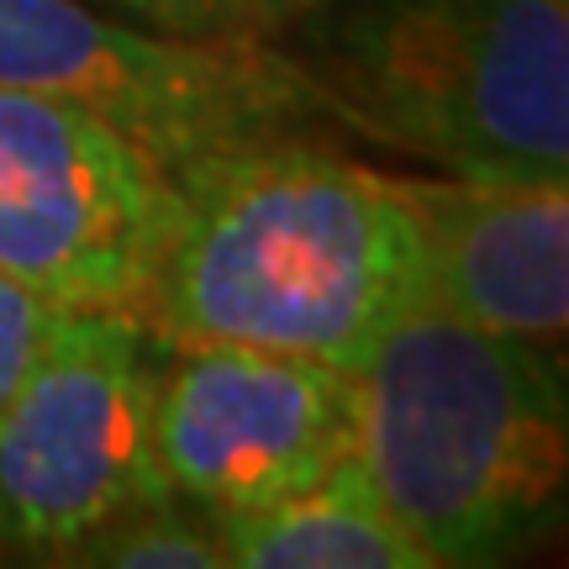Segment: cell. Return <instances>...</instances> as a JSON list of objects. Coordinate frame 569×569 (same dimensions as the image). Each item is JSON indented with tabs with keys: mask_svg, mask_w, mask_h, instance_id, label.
Returning <instances> with one entry per match:
<instances>
[{
	"mask_svg": "<svg viewBox=\"0 0 569 569\" xmlns=\"http://www.w3.org/2000/svg\"><path fill=\"white\" fill-rule=\"evenodd\" d=\"M422 306V248L390 174L296 132L169 174V222L132 322L163 348H269L359 369Z\"/></svg>",
	"mask_w": 569,
	"mask_h": 569,
	"instance_id": "1",
	"label": "cell"
},
{
	"mask_svg": "<svg viewBox=\"0 0 569 569\" xmlns=\"http://www.w3.org/2000/svg\"><path fill=\"white\" fill-rule=\"evenodd\" d=\"M359 380L353 459L380 507L438 565H496L559 517L569 475L565 365L553 343L417 306Z\"/></svg>",
	"mask_w": 569,
	"mask_h": 569,
	"instance_id": "2",
	"label": "cell"
},
{
	"mask_svg": "<svg viewBox=\"0 0 569 569\" xmlns=\"http://www.w3.org/2000/svg\"><path fill=\"white\" fill-rule=\"evenodd\" d=\"M322 111L465 180H569V0H311Z\"/></svg>",
	"mask_w": 569,
	"mask_h": 569,
	"instance_id": "3",
	"label": "cell"
},
{
	"mask_svg": "<svg viewBox=\"0 0 569 569\" xmlns=\"http://www.w3.org/2000/svg\"><path fill=\"white\" fill-rule=\"evenodd\" d=\"M0 84L96 111L169 174L322 111L301 59L274 42L180 38L90 0H0Z\"/></svg>",
	"mask_w": 569,
	"mask_h": 569,
	"instance_id": "4",
	"label": "cell"
},
{
	"mask_svg": "<svg viewBox=\"0 0 569 569\" xmlns=\"http://www.w3.org/2000/svg\"><path fill=\"white\" fill-rule=\"evenodd\" d=\"M153 338L127 311H63L0 407V543L59 559L74 538L174 496L153 459Z\"/></svg>",
	"mask_w": 569,
	"mask_h": 569,
	"instance_id": "5",
	"label": "cell"
},
{
	"mask_svg": "<svg viewBox=\"0 0 569 569\" xmlns=\"http://www.w3.org/2000/svg\"><path fill=\"white\" fill-rule=\"evenodd\" d=\"M169 222V169L59 96L0 84V274L59 311H132Z\"/></svg>",
	"mask_w": 569,
	"mask_h": 569,
	"instance_id": "6",
	"label": "cell"
},
{
	"mask_svg": "<svg viewBox=\"0 0 569 569\" xmlns=\"http://www.w3.org/2000/svg\"><path fill=\"white\" fill-rule=\"evenodd\" d=\"M153 386V459L211 517L274 507L353 459V369L269 348H169Z\"/></svg>",
	"mask_w": 569,
	"mask_h": 569,
	"instance_id": "7",
	"label": "cell"
},
{
	"mask_svg": "<svg viewBox=\"0 0 569 569\" xmlns=\"http://www.w3.org/2000/svg\"><path fill=\"white\" fill-rule=\"evenodd\" d=\"M422 248V306L453 322L559 343L569 322L565 180L390 174Z\"/></svg>",
	"mask_w": 569,
	"mask_h": 569,
	"instance_id": "8",
	"label": "cell"
},
{
	"mask_svg": "<svg viewBox=\"0 0 569 569\" xmlns=\"http://www.w3.org/2000/svg\"><path fill=\"white\" fill-rule=\"evenodd\" d=\"M227 565L238 569H432L353 465H338L322 486L274 507L217 517Z\"/></svg>",
	"mask_w": 569,
	"mask_h": 569,
	"instance_id": "9",
	"label": "cell"
},
{
	"mask_svg": "<svg viewBox=\"0 0 569 569\" xmlns=\"http://www.w3.org/2000/svg\"><path fill=\"white\" fill-rule=\"evenodd\" d=\"M59 565H117V569H222L217 517L184 496H163L90 528L59 553Z\"/></svg>",
	"mask_w": 569,
	"mask_h": 569,
	"instance_id": "10",
	"label": "cell"
},
{
	"mask_svg": "<svg viewBox=\"0 0 569 569\" xmlns=\"http://www.w3.org/2000/svg\"><path fill=\"white\" fill-rule=\"evenodd\" d=\"M122 17L180 38H284L311 0H106Z\"/></svg>",
	"mask_w": 569,
	"mask_h": 569,
	"instance_id": "11",
	"label": "cell"
},
{
	"mask_svg": "<svg viewBox=\"0 0 569 569\" xmlns=\"http://www.w3.org/2000/svg\"><path fill=\"white\" fill-rule=\"evenodd\" d=\"M63 311L38 301L32 290H21L17 280L0 274V407L6 396L21 386V375L38 365V353L53 343Z\"/></svg>",
	"mask_w": 569,
	"mask_h": 569,
	"instance_id": "12",
	"label": "cell"
}]
</instances>
